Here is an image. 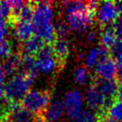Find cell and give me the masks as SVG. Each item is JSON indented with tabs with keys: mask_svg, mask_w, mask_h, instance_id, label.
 <instances>
[{
	"mask_svg": "<svg viewBox=\"0 0 122 122\" xmlns=\"http://www.w3.org/2000/svg\"><path fill=\"white\" fill-rule=\"evenodd\" d=\"M10 114V105L6 100L0 103V122H3Z\"/></svg>",
	"mask_w": 122,
	"mask_h": 122,
	"instance_id": "obj_27",
	"label": "cell"
},
{
	"mask_svg": "<svg viewBox=\"0 0 122 122\" xmlns=\"http://www.w3.org/2000/svg\"><path fill=\"white\" fill-rule=\"evenodd\" d=\"M86 102L89 108L96 111V113L102 112H108L110 108L113 104L108 102L104 95L92 84L86 91Z\"/></svg>",
	"mask_w": 122,
	"mask_h": 122,
	"instance_id": "obj_6",
	"label": "cell"
},
{
	"mask_svg": "<svg viewBox=\"0 0 122 122\" xmlns=\"http://www.w3.org/2000/svg\"><path fill=\"white\" fill-rule=\"evenodd\" d=\"M3 122H13V121H12V120H11V119H9V116H8V118H7V119H5V120H4Z\"/></svg>",
	"mask_w": 122,
	"mask_h": 122,
	"instance_id": "obj_38",
	"label": "cell"
},
{
	"mask_svg": "<svg viewBox=\"0 0 122 122\" xmlns=\"http://www.w3.org/2000/svg\"><path fill=\"white\" fill-rule=\"evenodd\" d=\"M55 33H56V37H59V38H66L69 33V26H67L63 22L59 23L55 27Z\"/></svg>",
	"mask_w": 122,
	"mask_h": 122,
	"instance_id": "obj_25",
	"label": "cell"
},
{
	"mask_svg": "<svg viewBox=\"0 0 122 122\" xmlns=\"http://www.w3.org/2000/svg\"><path fill=\"white\" fill-rule=\"evenodd\" d=\"M35 13V2H26L23 8L21 9L20 14L18 15L16 24L18 22L23 21V22H31L33 19ZM15 24V25H16Z\"/></svg>",
	"mask_w": 122,
	"mask_h": 122,
	"instance_id": "obj_19",
	"label": "cell"
},
{
	"mask_svg": "<svg viewBox=\"0 0 122 122\" xmlns=\"http://www.w3.org/2000/svg\"><path fill=\"white\" fill-rule=\"evenodd\" d=\"M114 31L119 39H122V15H119V18L112 23Z\"/></svg>",
	"mask_w": 122,
	"mask_h": 122,
	"instance_id": "obj_29",
	"label": "cell"
},
{
	"mask_svg": "<svg viewBox=\"0 0 122 122\" xmlns=\"http://www.w3.org/2000/svg\"><path fill=\"white\" fill-rule=\"evenodd\" d=\"M52 99V94L48 90H31L21 101V106L32 114L43 113Z\"/></svg>",
	"mask_w": 122,
	"mask_h": 122,
	"instance_id": "obj_3",
	"label": "cell"
},
{
	"mask_svg": "<svg viewBox=\"0 0 122 122\" xmlns=\"http://www.w3.org/2000/svg\"><path fill=\"white\" fill-rule=\"evenodd\" d=\"M53 47V51L57 59L59 64L61 68H63L65 61L70 55L71 49H70V44L67 38H59L56 37L55 40L51 44Z\"/></svg>",
	"mask_w": 122,
	"mask_h": 122,
	"instance_id": "obj_12",
	"label": "cell"
},
{
	"mask_svg": "<svg viewBox=\"0 0 122 122\" xmlns=\"http://www.w3.org/2000/svg\"><path fill=\"white\" fill-rule=\"evenodd\" d=\"M77 122H97L96 117L93 112L89 111L82 112L80 116L77 119Z\"/></svg>",
	"mask_w": 122,
	"mask_h": 122,
	"instance_id": "obj_26",
	"label": "cell"
},
{
	"mask_svg": "<svg viewBox=\"0 0 122 122\" xmlns=\"http://www.w3.org/2000/svg\"><path fill=\"white\" fill-rule=\"evenodd\" d=\"M21 68H22V71H21L22 72L29 75L32 78H37L39 72L37 67V59L34 56L22 55Z\"/></svg>",
	"mask_w": 122,
	"mask_h": 122,
	"instance_id": "obj_18",
	"label": "cell"
},
{
	"mask_svg": "<svg viewBox=\"0 0 122 122\" xmlns=\"http://www.w3.org/2000/svg\"><path fill=\"white\" fill-rule=\"evenodd\" d=\"M109 115L117 121H122V101L116 100L109 110Z\"/></svg>",
	"mask_w": 122,
	"mask_h": 122,
	"instance_id": "obj_21",
	"label": "cell"
},
{
	"mask_svg": "<svg viewBox=\"0 0 122 122\" xmlns=\"http://www.w3.org/2000/svg\"><path fill=\"white\" fill-rule=\"evenodd\" d=\"M119 38L116 35L112 24L107 25L102 27V30L101 33V46L102 47L106 48L108 50H111L114 45L117 43Z\"/></svg>",
	"mask_w": 122,
	"mask_h": 122,
	"instance_id": "obj_15",
	"label": "cell"
},
{
	"mask_svg": "<svg viewBox=\"0 0 122 122\" xmlns=\"http://www.w3.org/2000/svg\"><path fill=\"white\" fill-rule=\"evenodd\" d=\"M21 61H22V54L20 52L12 54L9 57H7L2 65L5 75L11 76L14 74L21 66Z\"/></svg>",
	"mask_w": 122,
	"mask_h": 122,
	"instance_id": "obj_16",
	"label": "cell"
},
{
	"mask_svg": "<svg viewBox=\"0 0 122 122\" xmlns=\"http://www.w3.org/2000/svg\"><path fill=\"white\" fill-rule=\"evenodd\" d=\"M88 39H89L90 41H92V40H94V39H95V33H94V32H91V33L89 34Z\"/></svg>",
	"mask_w": 122,
	"mask_h": 122,
	"instance_id": "obj_37",
	"label": "cell"
},
{
	"mask_svg": "<svg viewBox=\"0 0 122 122\" xmlns=\"http://www.w3.org/2000/svg\"><path fill=\"white\" fill-rule=\"evenodd\" d=\"M12 54V45L9 41L4 38H0V58L9 57Z\"/></svg>",
	"mask_w": 122,
	"mask_h": 122,
	"instance_id": "obj_23",
	"label": "cell"
},
{
	"mask_svg": "<svg viewBox=\"0 0 122 122\" xmlns=\"http://www.w3.org/2000/svg\"><path fill=\"white\" fill-rule=\"evenodd\" d=\"M95 117H96L97 122H119L117 121V120H115L114 119H112V117L109 115L108 112H105L96 113Z\"/></svg>",
	"mask_w": 122,
	"mask_h": 122,
	"instance_id": "obj_30",
	"label": "cell"
},
{
	"mask_svg": "<svg viewBox=\"0 0 122 122\" xmlns=\"http://www.w3.org/2000/svg\"><path fill=\"white\" fill-rule=\"evenodd\" d=\"M95 75L102 79H114L116 78L115 59L111 55L99 61L96 64Z\"/></svg>",
	"mask_w": 122,
	"mask_h": 122,
	"instance_id": "obj_11",
	"label": "cell"
},
{
	"mask_svg": "<svg viewBox=\"0 0 122 122\" xmlns=\"http://www.w3.org/2000/svg\"><path fill=\"white\" fill-rule=\"evenodd\" d=\"M5 101V87L0 86V103Z\"/></svg>",
	"mask_w": 122,
	"mask_h": 122,
	"instance_id": "obj_35",
	"label": "cell"
},
{
	"mask_svg": "<svg viewBox=\"0 0 122 122\" xmlns=\"http://www.w3.org/2000/svg\"><path fill=\"white\" fill-rule=\"evenodd\" d=\"M74 78L75 81L78 84H85L86 81V71L83 67L77 68L74 71Z\"/></svg>",
	"mask_w": 122,
	"mask_h": 122,
	"instance_id": "obj_24",
	"label": "cell"
},
{
	"mask_svg": "<svg viewBox=\"0 0 122 122\" xmlns=\"http://www.w3.org/2000/svg\"><path fill=\"white\" fill-rule=\"evenodd\" d=\"M8 102V101H7ZM9 119L13 122H33L34 114L28 112L21 106L20 102H10Z\"/></svg>",
	"mask_w": 122,
	"mask_h": 122,
	"instance_id": "obj_13",
	"label": "cell"
},
{
	"mask_svg": "<svg viewBox=\"0 0 122 122\" xmlns=\"http://www.w3.org/2000/svg\"><path fill=\"white\" fill-rule=\"evenodd\" d=\"M110 51H111V55L114 59L122 56V39H119L117 41V43L114 45V46Z\"/></svg>",
	"mask_w": 122,
	"mask_h": 122,
	"instance_id": "obj_28",
	"label": "cell"
},
{
	"mask_svg": "<svg viewBox=\"0 0 122 122\" xmlns=\"http://www.w3.org/2000/svg\"><path fill=\"white\" fill-rule=\"evenodd\" d=\"M115 3L119 15H122V1L120 0V1H118V2H115Z\"/></svg>",
	"mask_w": 122,
	"mask_h": 122,
	"instance_id": "obj_36",
	"label": "cell"
},
{
	"mask_svg": "<svg viewBox=\"0 0 122 122\" xmlns=\"http://www.w3.org/2000/svg\"><path fill=\"white\" fill-rule=\"evenodd\" d=\"M36 59L37 70L42 73L47 74L52 71H59L62 69L54 55L51 44L46 45Z\"/></svg>",
	"mask_w": 122,
	"mask_h": 122,
	"instance_id": "obj_4",
	"label": "cell"
},
{
	"mask_svg": "<svg viewBox=\"0 0 122 122\" xmlns=\"http://www.w3.org/2000/svg\"><path fill=\"white\" fill-rule=\"evenodd\" d=\"M95 14H96L93 13L89 10V8H87L86 10L66 15L69 28L72 30L84 32L92 25Z\"/></svg>",
	"mask_w": 122,
	"mask_h": 122,
	"instance_id": "obj_5",
	"label": "cell"
},
{
	"mask_svg": "<svg viewBox=\"0 0 122 122\" xmlns=\"http://www.w3.org/2000/svg\"><path fill=\"white\" fill-rule=\"evenodd\" d=\"M33 33L46 44H52L55 38V27L53 23V7L50 2H35V13L32 19Z\"/></svg>",
	"mask_w": 122,
	"mask_h": 122,
	"instance_id": "obj_1",
	"label": "cell"
},
{
	"mask_svg": "<svg viewBox=\"0 0 122 122\" xmlns=\"http://www.w3.org/2000/svg\"><path fill=\"white\" fill-rule=\"evenodd\" d=\"M117 100L122 101V81H118V92H117Z\"/></svg>",
	"mask_w": 122,
	"mask_h": 122,
	"instance_id": "obj_33",
	"label": "cell"
},
{
	"mask_svg": "<svg viewBox=\"0 0 122 122\" xmlns=\"http://www.w3.org/2000/svg\"><path fill=\"white\" fill-rule=\"evenodd\" d=\"M14 34L17 39L21 43L26 41L31 37L33 33V25L32 22H18L14 26Z\"/></svg>",
	"mask_w": 122,
	"mask_h": 122,
	"instance_id": "obj_17",
	"label": "cell"
},
{
	"mask_svg": "<svg viewBox=\"0 0 122 122\" xmlns=\"http://www.w3.org/2000/svg\"><path fill=\"white\" fill-rule=\"evenodd\" d=\"M119 16L116 3L113 1H105L100 3L97 10V20L102 27L112 24Z\"/></svg>",
	"mask_w": 122,
	"mask_h": 122,
	"instance_id": "obj_7",
	"label": "cell"
},
{
	"mask_svg": "<svg viewBox=\"0 0 122 122\" xmlns=\"http://www.w3.org/2000/svg\"><path fill=\"white\" fill-rule=\"evenodd\" d=\"M64 104L57 97H52L51 102L43 112L47 121H56L61 119L64 112Z\"/></svg>",
	"mask_w": 122,
	"mask_h": 122,
	"instance_id": "obj_14",
	"label": "cell"
},
{
	"mask_svg": "<svg viewBox=\"0 0 122 122\" xmlns=\"http://www.w3.org/2000/svg\"><path fill=\"white\" fill-rule=\"evenodd\" d=\"M46 43L41 37L33 35L29 39L21 43L20 53L22 55L37 57L40 54V52L43 50V48L46 46Z\"/></svg>",
	"mask_w": 122,
	"mask_h": 122,
	"instance_id": "obj_10",
	"label": "cell"
},
{
	"mask_svg": "<svg viewBox=\"0 0 122 122\" xmlns=\"http://www.w3.org/2000/svg\"><path fill=\"white\" fill-rule=\"evenodd\" d=\"M33 81L34 78L20 71L7 82L5 86V100L10 102H21L25 95L30 92Z\"/></svg>",
	"mask_w": 122,
	"mask_h": 122,
	"instance_id": "obj_2",
	"label": "cell"
},
{
	"mask_svg": "<svg viewBox=\"0 0 122 122\" xmlns=\"http://www.w3.org/2000/svg\"><path fill=\"white\" fill-rule=\"evenodd\" d=\"M7 26L8 23L3 19H0V38H4L7 34Z\"/></svg>",
	"mask_w": 122,
	"mask_h": 122,
	"instance_id": "obj_32",
	"label": "cell"
},
{
	"mask_svg": "<svg viewBox=\"0 0 122 122\" xmlns=\"http://www.w3.org/2000/svg\"><path fill=\"white\" fill-rule=\"evenodd\" d=\"M5 71H4V68L2 65H0V86H1V84L4 82V80H5Z\"/></svg>",
	"mask_w": 122,
	"mask_h": 122,
	"instance_id": "obj_34",
	"label": "cell"
},
{
	"mask_svg": "<svg viewBox=\"0 0 122 122\" xmlns=\"http://www.w3.org/2000/svg\"><path fill=\"white\" fill-rule=\"evenodd\" d=\"M92 85H94L99 91L105 96L107 101L113 102L117 100L118 92V80L114 79H102L95 76L92 79Z\"/></svg>",
	"mask_w": 122,
	"mask_h": 122,
	"instance_id": "obj_9",
	"label": "cell"
},
{
	"mask_svg": "<svg viewBox=\"0 0 122 122\" xmlns=\"http://www.w3.org/2000/svg\"><path fill=\"white\" fill-rule=\"evenodd\" d=\"M116 63V79L122 81V56L115 58Z\"/></svg>",
	"mask_w": 122,
	"mask_h": 122,
	"instance_id": "obj_31",
	"label": "cell"
},
{
	"mask_svg": "<svg viewBox=\"0 0 122 122\" xmlns=\"http://www.w3.org/2000/svg\"><path fill=\"white\" fill-rule=\"evenodd\" d=\"M83 97L78 90L68 92L64 97V107L67 114L71 119H78L82 113Z\"/></svg>",
	"mask_w": 122,
	"mask_h": 122,
	"instance_id": "obj_8",
	"label": "cell"
},
{
	"mask_svg": "<svg viewBox=\"0 0 122 122\" xmlns=\"http://www.w3.org/2000/svg\"><path fill=\"white\" fill-rule=\"evenodd\" d=\"M62 5L66 15L86 10L88 8L87 2H83V1H66L62 3Z\"/></svg>",
	"mask_w": 122,
	"mask_h": 122,
	"instance_id": "obj_20",
	"label": "cell"
},
{
	"mask_svg": "<svg viewBox=\"0 0 122 122\" xmlns=\"http://www.w3.org/2000/svg\"><path fill=\"white\" fill-rule=\"evenodd\" d=\"M11 17H12V10H11L10 1L0 2V19H3L8 23Z\"/></svg>",
	"mask_w": 122,
	"mask_h": 122,
	"instance_id": "obj_22",
	"label": "cell"
}]
</instances>
